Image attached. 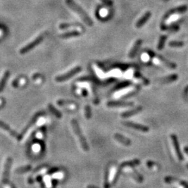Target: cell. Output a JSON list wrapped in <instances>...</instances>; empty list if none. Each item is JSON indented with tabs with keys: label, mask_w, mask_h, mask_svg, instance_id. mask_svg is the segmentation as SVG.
<instances>
[{
	"label": "cell",
	"mask_w": 188,
	"mask_h": 188,
	"mask_svg": "<svg viewBox=\"0 0 188 188\" xmlns=\"http://www.w3.org/2000/svg\"><path fill=\"white\" fill-rule=\"evenodd\" d=\"M66 4L70 9H72L73 11H75V13L78 14L79 17L82 19L87 25L89 26L93 25V22L91 19V18L87 15V13L77 3H75L74 0H66Z\"/></svg>",
	"instance_id": "obj_1"
},
{
	"label": "cell",
	"mask_w": 188,
	"mask_h": 188,
	"mask_svg": "<svg viewBox=\"0 0 188 188\" xmlns=\"http://www.w3.org/2000/svg\"><path fill=\"white\" fill-rule=\"evenodd\" d=\"M71 124H72V127H73V130H74V132L77 136V137H78L79 143H80V144H81L82 148L84 151H88L89 150V145H88L87 140H86L84 137L83 134L82 133V131H81L80 128H79V124H78V123H77V120L75 119V118H73V119L72 120V121H71Z\"/></svg>",
	"instance_id": "obj_2"
},
{
	"label": "cell",
	"mask_w": 188,
	"mask_h": 188,
	"mask_svg": "<svg viewBox=\"0 0 188 188\" xmlns=\"http://www.w3.org/2000/svg\"><path fill=\"white\" fill-rule=\"evenodd\" d=\"M81 70V66H76L73 69H71L70 70H69L68 72H67L66 73H64V74L59 75V76L56 77H55V80H56L57 82H64L68 80V79L71 78V77L75 76V75L79 73Z\"/></svg>",
	"instance_id": "obj_3"
},
{
	"label": "cell",
	"mask_w": 188,
	"mask_h": 188,
	"mask_svg": "<svg viewBox=\"0 0 188 188\" xmlns=\"http://www.w3.org/2000/svg\"><path fill=\"white\" fill-rule=\"evenodd\" d=\"M43 39H44V36L43 35V34L38 36L37 38H36L35 39L33 40V41L29 43L26 45V46H24L23 48L20 50V54H26V53L29 52V51L33 50L35 47L38 46V45H39Z\"/></svg>",
	"instance_id": "obj_4"
},
{
	"label": "cell",
	"mask_w": 188,
	"mask_h": 188,
	"mask_svg": "<svg viewBox=\"0 0 188 188\" xmlns=\"http://www.w3.org/2000/svg\"><path fill=\"white\" fill-rule=\"evenodd\" d=\"M12 163H13V159H12V158H11V157L7 158L4 164V167L2 180H1L3 184H7L9 182L10 170H11Z\"/></svg>",
	"instance_id": "obj_5"
},
{
	"label": "cell",
	"mask_w": 188,
	"mask_h": 188,
	"mask_svg": "<svg viewBox=\"0 0 188 188\" xmlns=\"http://www.w3.org/2000/svg\"><path fill=\"white\" fill-rule=\"evenodd\" d=\"M0 128H1V129L4 130L7 132H9V133L11 134L12 137H13L14 138H15L18 141L22 140V137L21 134L18 133V132H16L15 130L12 129V128L10 127L9 125H7V123H6L3 122L2 120H0Z\"/></svg>",
	"instance_id": "obj_6"
},
{
	"label": "cell",
	"mask_w": 188,
	"mask_h": 188,
	"mask_svg": "<svg viewBox=\"0 0 188 188\" xmlns=\"http://www.w3.org/2000/svg\"><path fill=\"white\" fill-rule=\"evenodd\" d=\"M123 124L125 126H127V127L132 128L133 129L140 130V131L144 132H148L149 128L146 126H143V125L135 123L133 122H130V121H126V122H123Z\"/></svg>",
	"instance_id": "obj_7"
},
{
	"label": "cell",
	"mask_w": 188,
	"mask_h": 188,
	"mask_svg": "<svg viewBox=\"0 0 188 188\" xmlns=\"http://www.w3.org/2000/svg\"><path fill=\"white\" fill-rule=\"evenodd\" d=\"M171 140H172L173 147H174V149L176 151V153L178 158V160L180 161L183 160V155L181 153V149H180V145H179L178 140L177 137L176 136L175 134H171Z\"/></svg>",
	"instance_id": "obj_8"
},
{
	"label": "cell",
	"mask_w": 188,
	"mask_h": 188,
	"mask_svg": "<svg viewBox=\"0 0 188 188\" xmlns=\"http://www.w3.org/2000/svg\"><path fill=\"white\" fill-rule=\"evenodd\" d=\"M107 107H132L134 105V103L132 102H122V101H110L107 104Z\"/></svg>",
	"instance_id": "obj_9"
},
{
	"label": "cell",
	"mask_w": 188,
	"mask_h": 188,
	"mask_svg": "<svg viewBox=\"0 0 188 188\" xmlns=\"http://www.w3.org/2000/svg\"><path fill=\"white\" fill-rule=\"evenodd\" d=\"M188 9V7L186 5H182L180 6V7H176L174 9H172L167 12V13H165L164 18H167L169 16H170L171 15H173V14L175 13H184V12L187 11Z\"/></svg>",
	"instance_id": "obj_10"
},
{
	"label": "cell",
	"mask_w": 188,
	"mask_h": 188,
	"mask_svg": "<svg viewBox=\"0 0 188 188\" xmlns=\"http://www.w3.org/2000/svg\"><path fill=\"white\" fill-rule=\"evenodd\" d=\"M142 42L143 41L142 39H137L135 42H134L133 46H132V48H131V50H130L129 52V54H128L130 58H133V57L136 56L137 53L140 48H141V46H142Z\"/></svg>",
	"instance_id": "obj_11"
},
{
	"label": "cell",
	"mask_w": 188,
	"mask_h": 188,
	"mask_svg": "<svg viewBox=\"0 0 188 188\" xmlns=\"http://www.w3.org/2000/svg\"><path fill=\"white\" fill-rule=\"evenodd\" d=\"M156 60L158 61L162 65H164V66L167 67L171 69H175L177 67V65L175 64V63L171 62V61L167 60V59H164V57H162V56H158L156 57Z\"/></svg>",
	"instance_id": "obj_12"
},
{
	"label": "cell",
	"mask_w": 188,
	"mask_h": 188,
	"mask_svg": "<svg viewBox=\"0 0 188 188\" xmlns=\"http://www.w3.org/2000/svg\"><path fill=\"white\" fill-rule=\"evenodd\" d=\"M151 17V13L150 11H147L144 14V15L140 18V20L137 22L136 23V27L137 28H141L148 21Z\"/></svg>",
	"instance_id": "obj_13"
},
{
	"label": "cell",
	"mask_w": 188,
	"mask_h": 188,
	"mask_svg": "<svg viewBox=\"0 0 188 188\" xmlns=\"http://www.w3.org/2000/svg\"><path fill=\"white\" fill-rule=\"evenodd\" d=\"M143 108L141 106H139V107L134 108V109H132L131 110H129V111H126L125 112H123V113L120 114L121 117L123 118H129L130 116H132L134 115H136L142 111Z\"/></svg>",
	"instance_id": "obj_14"
},
{
	"label": "cell",
	"mask_w": 188,
	"mask_h": 188,
	"mask_svg": "<svg viewBox=\"0 0 188 188\" xmlns=\"http://www.w3.org/2000/svg\"><path fill=\"white\" fill-rule=\"evenodd\" d=\"M178 79V75L172 74V75H168V76L161 77V78L158 79V82L162 84H168V83L173 82L176 81Z\"/></svg>",
	"instance_id": "obj_15"
},
{
	"label": "cell",
	"mask_w": 188,
	"mask_h": 188,
	"mask_svg": "<svg viewBox=\"0 0 188 188\" xmlns=\"http://www.w3.org/2000/svg\"><path fill=\"white\" fill-rule=\"evenodd\" d=\"M114 137L115 140H117L118 142H119L120 144L125 145V146H130L131 144V141L123 135H121V134L118 133H116L114 134Z\"/></svg>",
	"instance_id": "obj_16"
},
{
	"label": "cell",
	"mask_w": 188,
	"mask_h": 188,
	"mask_svg": "<svg viewBox=\"0 0 188 188\" xmlns=\"http://www.w3.org/2000/svg\"><path fill=\"white\" fill-rule=\"evenodd\" d=\"M81 35V32H79V31H70V32H65V33H63L59 35V37L61 38H70L73 37H77V36H79Z\"/></svg>",
	"instance_id": "obj_17"
},
{
	"label": "cell",
	"mask_w": 188,
	"mask_h": 188,
	"mask_svg": "<svg viewBox=\"0 0 188 188\" xmlns=\"http://www.w3.org/2000/svg\"><path fill=\"white\" fill-rule=\"evenodd\" d=\"M39 114H36V115L34 116L33 118H32V119L31 120V121H30L29 123L27 126H26V128H24V129L23 130V131H22V134H21L22 137H23V136L24 135V134H26V132L28 131L29 129V128H30L31 127H32V126H33V125H34V123H36V121H37L38 116H39Z\"/></svg>",
	"instance_id": "obj_18"
},
{
	"label": "cell",
	"mask_w": 188,
	"mask_h": 188,
	"mask_svg": "<svg viewBox=\"0 0 188 188\" xmlns=\"http://www.w3.org/2000/svg\"><path fill=\"white\" fill-rule=\"evenodd\" d=\"M10 75V73L9 71H6V72L4 73L2 77L1 78V80H0V92H1L4 89L6 84H7V82L9 79Z\"/></svg>",
	"instance_id": "obj_19"
},
{
	"label": "cell",
	"mask_w": 188,
	"mask_h": 188,
	"mask_svg": "<svg viewBox=\"0 0 188 188\" xmlns=\"http://www.w3.org/2000/svg\"><path fill=\"white\" fill-rule=\"evenodd\" d=\"M140 164V161L137 160V159H135V160H133L127 161V162H123L122 164H120V168H124V167H133L134 166H137V165H139Z\"/></svg>",
	"instance_id": "obj_20"
},
{
	"label": "cell",
	"mask_w": 188,
	"mask_h": 188,
	"mask_svg": "<svg viewBox=\"0 0 188 188\" xmlns=\"http://www.w3.org/2000/svg\"><path fill=\"white\" fill-rule=\"evenodd\" d=\"M48 107L51 113H52L53 115H54L55 116H56L57 118H61V117H62V114H61V112H59V110H57L56 108H55L54 106L52 105V104H49V105H48Z\"/></svg>",
	"instance_id": "obj_21"
},
{
	"label": "cell",
	"mask_w": 188,
	"mask_h": 188,
	"mask_svg": "<svg viewBox=\"0 0 188 188\" xmlns=\"http://www.w3.org/2000/svg\"><path fill=\"white\" fill-rule=\"evenodd\" d=\"M167 39V36L166 35H162L160 36V39H159L158 46H157V48H158V50H162V49L164 48Z\"/></svg>",
	"instance_id": "obj_22"
},
{
	"label": "cell",
	"mask_w": 188,
	"mask_h": 188,
	"mask_svg": "<svg viewBox=\"0 0 188 188\" xmlns=\"http://www.w3.org/2000/svg\"><path fill=\"white\" fill-rule=\"evenodd\" d=\"M32 169V167L30 165H27V166L24 167H18L15 170V173H18V174H20V173H24L26 172H28Z\"/></svg>",
	"instance_id": "obj_23"
},
{
	"label": "cell",
	"mask_w": 188,
	"mask_h": 188,
	"mask_svg": "<svg viewBox=\"0 0 188 188\" xmlns=\"http://www.w3.org/2000/svg\"><path fill=\"white\" fill-rule=\"evenodd\" d=\"M185 46V43L183 41H176V40H173L169 43V46L172 47V48H181Z\"/></svg>",
	"instance_id": "obj_24"
},
{
	"label": "cell",
	"mask_w": 188,
	"mask_h": 188,
	"mask_svg": "<svg viewBox=\"0 0 188 188\" xmlns=\"http://www.w3.org/2000/svg\"><path fill=\"white\" fill-rule=\"evenodd\" d=\"M57 105L59 106H68V105H74L75 103L73 101H67V100H59L57 102Z\"/></svg>",
	"instance_id": "obj_25"
},
{
	"label": "cell",
	"mask_w": 188,
	"mask_h": 188,
	"mask_svg": "<svg viewBox=\"0 0 188 188\" xmlns=\"http://www.w3.org/2000/svg\"><path fill=\"white\" fill-rule=\"evenodd\" d=\"M84 114L85 116L87 119H90L91 117V109L89 105H86L84 109Z\"/></svg>",
	"instance_id": "obj_26"
},
{
	"label": "cell",
	"mask_w": 188,
	"mask_h": 188,
	"mask_svg": "<svg viewBox=\"0 0 188 188\" xmlns=\"http://www.w3.org/2000/svg\"><path fill=\"white\" fill-rule=\"evenodd\" d=\"M78 26L76 25V24H73V23H62L59 25V29H67L68 27H70V26Z\"/></svg>",
	"instance_id": "obj_27"
},
{
	"label": "cell",
	"mask_w": 188,
	"mask_h": 188,
	"mask_svg": "<svg viewBox=\"0 0 188 188\" xmlns=\"http://www.w3.org/2000/svg\"><path fill=\"white\" fill-rule=\"evenodd\" d=\"M101 1L105 5L107 6H112L113 4V1L112 0H101Z\"/></svg>",
	"instance_id": "obj_28"
},
{
	"label": "cell",
	"mask_w": 188,
	"mask_h": 188,
	"mask_svg": "<svg viewBox=\"0 0 188 188\" xmlns=\"http://www.w3.org/2000/svg\"><path fill=\"white\" fill-rule=\"evenodd\" d=\"M87 188H98L97 187H95V186H93V185H87Z\"/></svg>",
	"instance_id": "obj_29"
},
{
	"label": "cell",
	"mask_w": 188,
	"mask_h": 188,
	"mask_svg": "<svg viewBox=\"0 0 188 188\" xmlns=\"http://www.w3.org/2000/svg\"><path fill=\"white\" fill-rule=\"evenodd\" d=\"M184 151H185V152L188 155V146H186L185 148H184Z\"/></svg>",
	"instance_id": "obj_30"
},
{
	"label": "cell",
	"mask_w": 188,
	"mask_h": 188,
	"mask_svg": "<svg viewBox=\"0 0 188 188\" xmlns=\"http://www.w3.org/2000/svg\"><path fill=\"white\" fill-rule=\"evenodd\" d=\"M163 1H168V0H163Z\"/></svg>",
	"instance_id": "obj_31"
}]
</instances>
